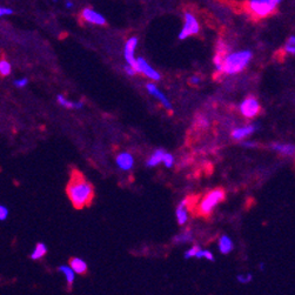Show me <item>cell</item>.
Instances as JSON below:
<instances>
[{
    "mask_svg": "<svg viewBox=\"0 0 295 295\" xmlns=\"http://www.w3.org/2000/svg\"><path fill=\"white\" fill-rule=\"evenodd\" d=\"M67 194L76 208H82L93 198V187L78 172H74L67 186Z\"/></svg>",
    "mask_w": 295,
    "mask_h": 295,
    "instance_id": "6da1fadb",
    "label": "cell"
},
{
    "mask_svg": "<svg viewBox=\"0 0 295 295\" xmlns=\"http://www.w3.org/2000/svg\"><path fill=\"white\" fill-rule=\"evenodd\" d=\"M252 58L251 51H239L232 54L225 55L222 62V72L227 74H237L247 66Z\"/></svg>",
    "mask_w": 295,
    "mask_h": 295,
    "instance_id": "7a4b0ae2",
    "label": "cell"
},
{
    "mask_svg": "<svg viewBox=\"0 0 295 295\" xmlns=\"http://www.w3.org/2000/svg\"><path fill=\"white\" fill-rule=\"evenodd\" d=\"M282 0H249L247 8L253 16L265 18L272 14Z\"/></svg>",
    "mask_w": 295,
    "mask_h": 295,
    "instance_id": "3957f363",
    "label": "cell"
},
{
    "mask_svg": "<svg viewBox=\"0 0 295 295\" xmlns=\"http://www.w3.org/2000/svg\"><path fill=\"white\" fill-rule=\"evenodd\" d=\"M225 199V192L222 189L217 188L211 190L208 194L199 204V213L201 215H210L211 212L215 208V206L220 201Z\"/></svg>",
    "mask_w": 295,
    "mask_h": 295,
    "instance_id": "277c9868",
    "label": "cell"
},
{
    "mask_svg": "<svg viewBox=\"0 0 295 295\" xmlns=\"http://www.w3.org/2000/svg\"><path fill=\"white\" fill-rule=\"evenodd\" d=\"M185 20H184V26L183 29L179 33V39L184 40L187 39L188 37L192 35H196L200 32V24H199L198 19H196L194 14L186 12L185 13Z\"/></svg>",
    "mask_w": 295,
    "mask_h": 295,
    "instance_id": "5b68a950",
    "label": "cell"
},
{
    "mask_svg": "<svg viewBox=\"0 0 295 295\" xmlns=\"http://www.w3.org/2000/svg\"><path fill=\"white\" fill-rule=\"evenodd\" d=\"M240 111L242 113L243 117L254 118L259 114V112H260V105H259L258 100H256L255 98L248 97L241 103Z\"/></svg>",
    "mask_w": 295,
    "mask_h": 295,
    "instance_id": "8992f818",
    "label": "cell"
},
{
    "mask_svg": "<svg viewBox=\"0 0 295 295\" xmlns=\"http://www.w3.org/2000/svg\"><path fill=\"white\" fill-rule=\"evenodd\" d=\"M136 45H138V38L132 37L130 38L126 41V45H125V50H124V54H125V59H126L127 65L132 66L135 72L136 71V64H135V56H134V53H135V49Z\"/></svg>",
    "mask_w": 295,
    "mask_h": 295,
    "instance_id": "52a82bcc",
    "label": "cell"
},
{
    "mask_svg": "<svg viewBox=\"0 0 295 295\" xmlns=\"http://www.w3.org/2000/svg\"><path fill=\"white\" fill-rule=\"evenodd\" d=\"M81 18L89 24H93V25L98 26H104L106 24V19L103 14L97 12L93 8L86 7L81 12Z\"/></svg>",
    "mask_w": 295,
    "mask_h": 295,
    "instance_id": "ba28073f",
    "label": "cell"
},
{
    "mask_svg": "<svg viewBox=\"0 0 295 295\" xmlns=\"http://www.w3.org/2000/svg\"><path fill=\"white\" fill-rule=\"evenodd\" d=\"M135 64H136V71H138V72L144 73L147 78L154 80V81L160 80V74L158 73L154 68H152L150 66V64H148L145 59L142 58L135 59Z\"/></svg>",
    "mask_w": 295,
    "mask_h": 295,
    "instance_id": "9c48e42d",
    "label": "cell"
},
{
    "mask_svg": "<svg viewBox=\"0 0 295 295\" xmlns=\"http://www.w3.org/2000/svg\"><path fill=\"white\" fill-rule=\"evenodd\" d=\"M146 88H147V91L150 92V93H151L152 95H153L154 98H157L158 100L161 101L162 105L165 106L166 108H167V109H171V108H172L171 103H169L167 98H166L165 95H163V94L161 93V92L159 91V88H158L156 85H154V84H147V86H146Z\"/></svg>",
    "mask_w": 295,
    "mask_h": 295,
    "instance_id": "30bf717a",
    "label": "cell"
},
{
    "mask_svg": "<svg viewBox=\"0 0 295 295\" xmlns=\"http://www.w3.org/2000/svg\"><path fill=\"white\" fill-rule=\"evenodd\" d=\"M117 163L118 166L124 171H128L133 167V157L130 153H121L117 157Z\"/></svg>",
    "mask_w": 295,
    "mask_h": 295,
    "instance_id": "8fae6325",
    "label": "cell"
},
{
    "mask_svg": "<svg viewBox=\"0 0 295 295\" xmlns=\"http://www.w3.org/2000/svg\"><path fill=\"white\" fill-rule=\"evenodd\" d=\"M258 128V125H249V126L246 127H241V128H237V130L233 131V133H232V136L235 140H240L246 138L247 135H249V134H252L254 131Z\"/></svg>",
    "mask_w": 295,
    "mask_h": 295,
    "instance_id": "7c38bea8",
    "label": "cell"
},
{
    "mask_svg": "<svg viewBox=\"0 0 295 295\" xmlns=\"http://www.w3.org/2000/svg\"><path fill=\"white\" fill-rule=\"evenodd\" d=\"M177 219L179 225H184L188 219V212H187V200L180 202L177 208Z\"/></svg>",
    "mask_w": 295,
    "mask_h": 295,
    "instance_id": "4fadbf2b",
    "label": "cell"
},
{
    "mask_svg": "<svg viewBox=\"0 0 295 295\" xmlns=\"http://www.w3.org/2000/svg\"><path fill=\"white\" fill-rule=\"evenodd\" d=\"M71 268H72L74 273L82 274L87 270V265H86V262L81 260V259L73 258L71 259Z\"/></svg>",
    "mask_w": 295,
    "mask_h": 295,
    "instance_id": "5bb4252c",
    "label": "cell"
},
{
    "mask_svg": "<svg viewBox=\"0 0 295 295\" xmlns=\"http://www.w3.org/2000/svg\"><path fill=\"white\" fill-rule=\"evenodd\" d=\"M219 249L223 254H228L233 249V242H232V240L228 237L222 235L219 240Z\"/></svg>",
    "mask_w": 295,
    "mask_h": 295,
    "instance_id": "9a60e30c",
    "label": "cell"
},
{
    "mask_svg": "<svg viewBox=\"0 0 295 295\" xmlns=\"http://www.w3.org/2000/svg\"><path fill=\"white\" fill-rule=\"evenodd\" d=\"M163 154H165V151L163 150H157L156 152H154L147 161L148 167H153V166H157V165H159L160 162H162Z\"/></svg>",
    "mask_w": 295,
    "mask_h": 295,
    "instance_id": "2e32d148",
    "label": "cell"
},
{
    "mask_svg": "<svg viewBox=\"0 0 295 295\" xmlns=\"http://www.w3.org/2000/svg\"><path fill=\"white\" fill-rule=\"evenodd\" d=\"M46 252H47V247H46V245H45V243H43V242L37 243V246H35L33 253L31 254V259H32V260H39V259H41L43 256H45Z\"/></svg>",
    "mask_w": 295,
    "mask_h": 295,
    "instance_id": "e0dca14e",
    "label": "cell"
},
{
    "mask_svg": "<svg viewBox=\"0 0 295 295\" xmlns=\"http://www.w3.org/2000/svg\"><path fill=\"white\" fill-rule=\"evenodd\" d=\"M273 148L285 156H293L294 147L292 145H284V144H274Z\"/></svg>",
    "mask_w": 295,
    "mask_h": 295,
    "instance_id": "ac0fdd59",
    "label": "cell"
},
{
    "mask_svg": "<svg viewBox=\"0 0 295 295\" xmlns=\"http://www.w3.org/2000/svg\"><path fill=\"white\" fill-rule=\"evenodd\" d=\"M59 270H60V272L65 275L67 284L70 286L72 285L73 281H74V274H76L73 272L72 268L68 267V266H60V267H59Z\"/></svg>",
    "mask_w": 295,
    "mask_h": 295,
    "instance_id": "d6986e66",
    "label": "cell"
},
{
    "mask_svg": "<svg viewBox=\"0 0 295 295\" xmlns=\"http://www.w3.org/2000/svg\"><path fill=\"white\" fill-rule=\"evenodd\" d=\"M12 71L11 64L7 60H0V74L1 76H10Z\"/></svg>",
    "mask_w": 295,
    "mask_h": 295,
    "instance_id": "ffe728a7",
    "label": "cell"
},
{
    "mask_svg": "<svg viewBox=\"0 0 295 295\" xmlns=\"http://www.w3.org/2000/svg\"><path fill=\"white\" fill-rule=\"evenodd\" d=\"M56 100H58V103L60 104L61 106L66 107V108H73V107H74V103H73V101L67 100L66 98L64 97V95L59 94L58 97H56Z\"/></svg>",
    "mask_w": 295,
    "mask_h": 295,
    "instance_id": "44dd1931",
    "label": "cell"
},
{
    "mask_svg": "<svg viewBox=\"0 0 295 295\" xmlns=\"http://www.w3.org/2000/svg\"><path fill=\"white\" fill-rule=\"evenodd\" d=\"M285 50H286V52L290 53V54H294L295 53V38L293 37V35H292L290 39L287 40V43H286Z\"/></svg>",
    "mask_w": 295,
    "mask_h": 295,
    "instance_id": "7402d4cb",
    "label": "cell"
},
{
    "mask_svg": "<svg viewBox=\"0 0 295 295\" xmlns=\"http://www.w3.org/2000/svg\"><path fill=\"white\" fill-rule=\"evenodd\" d=\"M162 162L165 163L166 167H172L173 162H174V158H173L172 154L166 153L165 152V154H163V157H162Z\"/></svg>",
    "mask_w": 295,
    "mask_h": 295,
    "instance_id": "603a6c76",
    "label": "cell"
},
{
    "mask_svg": "<svg viewBox=\"0 0 295 295\" xmlns=\"http://www.w3.org/2000/svg\"><path fill=\"white\" fill-rule=\"evenodd\" d=\"M192 240L193 238L189 233H184L175 238V241H177V242H186V241H192Z\"/></svg>",
    "mask_w": 295,
    "mask_h": 295,
    "instance_id": "cb8c5ba5",
    "label": "cell"
},
{
    "mask_svg": "<svg viewBox=\"0 0 295 295\" xmlns=\"http://www.w3.org/2000/svg\"><path fill=\"white\" fill-rule=\"evenodd\" d=\"M199 249H200V247H199V246H194V247H192V248H189L188 251L186 252V254H185V258H186V259L194 258V256L196 255V253H198Z\"/></svg>",
    "mask_w": 295,
    "mask_h": 295,
    "instance_id": "d4e9b609",
    "label": "cell"
},
{
    "mask_svg": "<svg viewBox=\"0 0 295 295\" xmlns=\"http://www.w3.org/2000/svg\"><path fill=\"white\" fill-rule=\"evenodd\" d=\"M8 216V210L4 205H0V221H4Z\"/></svg>",
    "mask_w": 295,
    "mask_h": 295,
    "instance_id": "484cf974",
    "label": "cell"
},
{
    "mask_svg": "<svg viewBox=\"0 0 295 295\" xmlns=\"http://www.w3.org/2000/svg\"><path fill=\"white\" fill-rule=\"evenodd\" d=\"M253 276L251 274H247V275H238V280L241 284H248V282L252 281Z\"/></svg>",
    "mask_w": 295,
    "mask_h": 295,
    "instance_id": "4316f807",
    "label": "cell"
},
{
    "mask_svg": "<svg viewBox=\"0 0 295 295\" xmlns=\"http://www.w3.org/2000/svg\"><path fill=\"white\" fill-rule=\"evenodd\" d=\"M13 14V10L8 7H0V18L5 17V16H11Z\"/></svg>",
    "mask_w": 295,
    "mask_h": 295,
    "instance_id": "83f0119b",
    "label": "cell"
},
{
    "mask_svg": "<svg viewBox=\"0 0 295 295\" xmlns=\"http://www.w3.org/2000/svg\"><path fill=\"white\" fill-rule=\"evenodd\" d=\"M27 82H28L27 79H26V78H22V79L16 80L14 85H16L18 88H23V87H25L26 85H27Z\"/></svg>",
    "mask_w": 295,
    "mask_h": 295,
    "instance_id": "f1b7e54d",
    "label": "cell"
},
{
    "mask_svg": "<svg viewBox=\"0 0 295 295\" xmlns=\"http://www.w3.org/2000/svg\"><path fill=\"white\" fill-rule=\"evenodd\" d=\"M202 258H206L207 260H210V261L214 260V256L210 251H202Z\"/></svg>",
    "mask_w": 295,
    "mask_h": 295,
    "instance_id": "f546056e",
    "label": "cell"
},
{
    "mask_svg": "<svg viewBox=\"0 0 295 295\" xmlns=\"http://www.w3.org/2000/svg\"><path fill=\"white\" fill-rule=\"evenodd\" d=\"M125 72H126L128 76H134V74L136 73L135 70H134L132 66H130V65H126V66H125Z\"/></svg>",
    "mask_w": 295,
    "mask_h": 295,
    "instance_id": "4dcf8cb0",
    "label": "cell"
},
{
    "mask_svg": "<svg viewBox=\"0 0 295 295\" xmlns=\"http://www.w3.org/2000/svg\"><path fill=\"white\" fill-rule=\"evenodd\" d=\"M243 146H245V147H255L256 144L255 142L248 141V142H243Z\"/></svg>",
    "mask_w": 295,
    "mask_h": 295,
    "instance_id": "1f68e13d",
    "label": "cell"
},
{
    "mask_svg": "<svg viewBox=\"0 0 295 295\" xmlns=\"http://www.w3.org/2000/svg\"><path fill=\"white\" fill-rule=\"evenodd\" d=\"M190 82H192V84H199V82H200V78H198V77H193V78H190Z\"/></svg>",
    "mask_w": 295,
    "mask_h": 295,
    "instance_id": "d6a6232c",
    "label": "cell"
},
{
    "mask_svg": "<svg viewBox=\"0 0 295 295\" xmlns=\"http://www.w3.org/2000/svg\"><path fill=\"white\" fill-rule=\"evenodd\" d=\"M82 106H84V105H82V103H74V107H73V108L79 109V108H81Z\"/></svg>",
    "mask_w": 295,
    "mask_h": 295,
    "instance_id": "836d02e7",
    "label": "cell"
},
{
    "mask_svg": "<svg viewBox=\"0 0 295 295\" xmlns=\"http://www.w3.org/2000/svg\"><path fill=\"white\" fill-rule=\"evenodd\" d=\"M66 7L67 8H72L73 7V2L72 1H66Z\"/></svg>",
    "mask_w": 295,
    "mask_h": 295,
    "instance_id": "e575fe53",
    "label": "cell"
},
{
    "mask_svg": "<svg viewBox=\"0 0 295 295\" xmlns=\"http://www.w3.org/2000/svg\"><path fill=\"white\" fill-rule=\"evenodd\" d=\"M260 268H261L262 270H264V269H265V265H264V264H261V265H260Z\"/></svg>",
    "mask_w": 295,
    "mask_h": 295,
    "instance_id": "d590c367",
    "label": "cell"
}]
</instances>
